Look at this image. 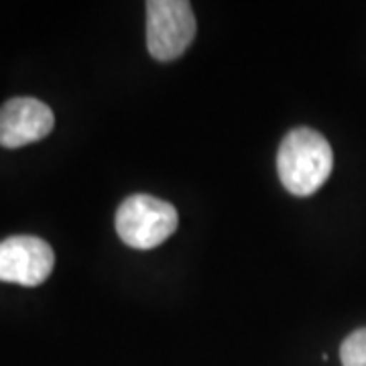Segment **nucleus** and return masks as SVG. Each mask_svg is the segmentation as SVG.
<instances>
[{"instance_id": "1", "label": "nucleus", "mask_w": 366, "mask_h": 366, "mask_svg": "<svg viewBox=\"0 0 366 366\" xmlns=\"http://www.w3.org/2000/svg\"><path fill=\"white\" fill-rule=\"evenodd\" d=\"M334 167V153L322 132L300 127L285 134L277 151V171L283 187L293 196L315 194Z\"/></svg>"}, {"instance_id": "2", "label": "nucleus", "mask_w": 366, "mask_h": 366, "mask_svg": "<svg viewBox=\"0 0 366 366\" xmlns=\"http://www.w3.org/2000/svg\"><path fill=\"white\" fill-rule=\"evenodd\" d=\"M179 224V214L169 202L149 194L127 197L117 209L114 226L124 244L134 250H151L163 244Z\"/></svg>"}, {"instance_id": "3", "label": "nucleus", "mask_w": 366, "mask_h": 366, "mask_svg": "<svg viewBox=\"0 0 366 366\" xmlns=\"http://www.w3.org/2000/svg\"><path fill=\"white\" fill-rule=\"evenodd\" d=\"M196 31V14L187 0L147 2V49L157 61L182 57Z\"/></svg>"}, {"instance_id": "4", "label": "nucleus", "mask_w": 366, "mask_h": 366, "mask_svg": "<svg viewBox=\"0 0 366 366\" xmlns=\"http://www.w3.org/2000/svg\"><path fill=\"white\" fill-rule=\"evenodd\" d=\"M53 249L37 236H11L0 242V281L37 287L53 271Z\"/></svg>"}, {"instance_id": "5", "label": "nucleus", "mask_w": 366, "mask_h": 366, "mask_svg": "<svg viewBox=\"0 0 366 366\" xmlns=\"http://www.w3.org/2000/svg\"><path fill=\"white\" fill-rule=\"evenodd\" d=\"M53 127V110L37 98H13L0 106V147L19 149L37 143Z\"/></svg>"}, {"instance_id": "6", "label": "nucleus", "mask_w": 366, "mask_h": 366, "mask_svg": "<svg viewBox=\"0 0 366 366\" xmlns=\"http://www.w3.org/2000/svg\"><path fill=\"white\" fill-rule=\"evenodd\" d=\"M342 366H366V327L352 332L340 346Z\"/></svg>"}]
</instances>
